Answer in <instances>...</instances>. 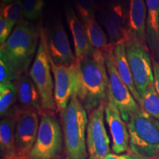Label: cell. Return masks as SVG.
<instances>
[{
  "instance_id": "obj_1",
  "label": "cell",
  "mask_w": 159,
  "mask_h": 159,
  "mask_svg": "<svg viewBox=\"0 0 159 159\" xmlns=\"http://www.w3.org/2000/svg\"><path fill=\"white\" fill-rule=\"evenodd\" d=\"M77 63L80 82L77 96L85 110L92 112L108 99L109 80L104 53L94 49Z\"/></svg>"
},
{
  "instance_id": "obj_2",
  "label": "cell",
  "mask_w": 159,
  "mask_h": 159,
  "mask_svg": "<svg viewBox=\"0 0 159 159\" xmlns=\"http://www.w3.org/2000/svg\"><path fill=\"white\" fill-rule=\"evenodd\" d=\"M40 29L34 23L22 18L7 41L0 46V57L19 75L27 72L36 54Z\"/></svg>"
},
{
  "instance_id": "obj_3",
  "label": "cell",
  "mask_w": 159,
  "mask_h": 159,
  "mask_svg": "<svg viewBox=\"0 0 159 159\" xmlns=\"http://www.w3.org/2000/svg\"><path fill=\"white\" fill-rule=\"evenodd\" d=\"M67 159H87V111L77 95L71 97L65 110L61 113Z\"/></svg>"
},
{
  "instance_id": "obj_4",
  "label": "cell",
  "mask_w": 159,
  "mask_h": 159,
  "mask_svg": "<svg viewBox=\"0 0 159 159\" xmlns=\"http://www.w3.org/2000/svg\"><path fill=\"white\" fill-rule=\"evenodd\" d=\"M130 148L135 156L142 159L159 155V119L142 108L130 116L128 123Z\"/></svg>"
},
{
  "instance_id": "obj_5",
  "label": "cell",
  "mask_w": 159,
  "mask_h": 159,
  "mask_svg": "<svg viewBox=\"0 0 159 159\" xmlns=\"http://www.w3.org/2000/svg\"><path fill=\"white\" fill-rule=\"evenodd\" d=\"M47 30L41 27L36 54L29 75L39 91L43 109L50 111L57 110L54 98V82L52 75Z\"/></svg>"
},
{
  "instance_id": "obj_6",
  "label": "cell",
  "mask_w": 159,
  "mask_h": 159,
  "mask_svg": "<svg viewBox=\"0 0 159 159\" xmlns=\"http://www.w3.org/2000/svg\"><path fill=\"white\" fill-rule=\"evenodd\" d=\"M127 58L136 90L142 96L147 88L154 83L152 63L147 45L130 35L125 43Z\"/></svg>"
},
{
  "instance_id": "obj_7",
  "label": "cell",
  "mask_w": 159,
  "mask_h": 159,
  "mask_svg": "<svg viewBox=\"0 0 159 159\" xmlns=\"http://www.w3.org/2000/svg\"><path fill=\"white\" fill-rule=\"evenodd\" d=\"M62 150V132L61 126L52 115L43 114L35 142L29 153L31 159H53Z\"/></svg>"
},
{
  "instance_id": "obj_8",
  "label": "cell",
  "mask_w": 159,
  "mask_h": 159,
  "mask_svg": "<svg viewBox=\"0 0 159 159\" xmlns=\"http://www.w3.org/2000/svg\"><path fill=\"white\" fill-rule=\"evenodd\" d=\"M113 48L114 47L110 45L104 53L109 80L108 97L113 99L120 111L123 120L128 124L130 116L141 108L116 70L113 58Z\"/></svg>"
},
{
  "instance_id": "obj_9",
  "label": "cell",
  "mask_w": 159,
  "mask_h": 159,
  "mask_svg": "<svg viewBox=\"0 0 159 159\" xmlns=\"http://www.w3.org/2000/svg\"><path fill=\"white\" fill-rule=\"evenodd\" d=\"M52 72L54 77V98L57 111L62 113L71 97L77 95L80 82L79 65H57L50 58Z\"/></svg>"
},
{
  "instance_id": "obj_10",
  "label": "cell",
  "mask_w": 159,
  "mask_h": 159,
  "mask_svg": "<svg viewBox=\"0 0 159 159\" xmlns=\"http://www.w3.org/2000/svg\"><path fill=\"white\" fill-rule=\"evenodd\" d=\"M104 103L91 112L86 131L89 159H104L110 153V139L105 129Z\"/></svg>"
},
{
  "instance_id": "obj_11",
  "label": "cell",
  "mask_w": 159,
  "mask_h": 159,
  "mask_svg": "<svg viewBox=\"0 0 159 159\" xmlns=\"http://www.w3.org/2000/svg\"><path fill=\"white\" fill-rule=\"evenodd\" d=\"M40 121L35 111H20L16 118V147L17 152L30 153L36 140Z\"/></svg>"
},
{
  "instance_id": "obj_12",
  "label": "cell",
  "mask_w": 159,
  "mask_h": 159,
  "mask_svg": "<svg viewBox=\"0 0 159 159\" xmlns=\"http://www.w3.org/2000/svg\"><path fill=\"white\" fill-rule=\"evenodd\" d=\"M47 36L49 57L55 64L70 65L77 62L68 36L61 21H57L47 30Z\"/></svg>"
},
{
  "instance_id": "obj_13",
  "label": "cell",
  "mask_w": 159,
  "mask_h": 159,
  "mask_svg": "<svg viewBox=\"0 0 159 159\" xmlns=\"http://www.w3.org/2000/svg\"><path fill=\"white\" fill-rule=\"evenodd\" d=\"M105 118L112 138L113 151L116 154L126 152L130 144L128 126L123 120L118 107L109 97L105 106Z\"/></svg>"
},
{
  "instance_id": "obj_14",
  "label": "cell",
  "mask_w": 159,
  "mask_h": 159,
  "mask_svg": "<svg viewBox=\"0 0 159 159\" xmlns=\"http://www.w3.org/2000/svg\"><path fill=\"white\" fill-rule=\"evenodd\" d=\"M126 16L120 4H111L103 11L102 24L109 37V44L116 46L126 43L130 33L127 27Z\"/></svg>"
},
{
  "instance_id": "obj_15",
  "label": "cell",
  "mask_w": 159,
  "mask_h": 159,
  "mask_svg": "<svg viewBox=\"0 0 159 159\" xmlns=\"http://www.w3.org/2000/svg\"><path fill=\"white\" fill-rule=\"evenodd\" d=\"M66 18L73 38L75 55L78 63L83 57L90 55L94 50L87 35L86 30L83 21L79 19L72 7L68 6L66 9Z\"/></svg>"
},
{
  "instance_id": "obj_16",
  "label": "cell",
  "mask_w": 159,
  "mask_h": 159,
  "mask_svg": "<svg viewBox=\"0 0 159 159\" xmlns=\"http://www.w3.org/2000/svg\"><path fill=\"white\" fill-rule=\"evenodd\" d=\"M147 6L145 0H130L128 27L130 34L146 45Z\"/></svg>"
},
{
  "instance_id": "obj_17",
  "label": "cell",
  "mask_w": 159,
  "mask_h": 159,
  "mask_svg": "<svg viewBox=\"0 0 159 159\" xmlns=\"http://www.w3.org/2000/svg\"><path fill=\"white\" fill-rule=\"evenodd\" d=\"M18 98L24 106L30 110L40 111L43 109L39 92L29 75L22 74L16 80Z\"/></svg>"
},
{
  "instance_id": "obj_18",
  "label": "cell",
  "mask_w": 159,
  "mask_h": 159,
  "mask_svg": "<svg viewBox=\"0 0 159 159\" xmlns=\"http://www.w3.org/2000/svg\"><path fill=\"white\" fill-rule=\"evenodd\" d=\"M148 16L146 24L147 41L152 53L159 57V0H145ZM156 59V58H155Z\"/></svg>"
},
{
  "instance_id": "obj_19",
  "label": "cell",
  "mask_w": 159,
  "mask_h": 159,
  "mask_svg": "<svg viewBox=\"0 0 159 159\" xmlns=\"http://www.w3.org/2000/svg\"><path fill=\"white\" fill-rule=\"evenodd\" d=\"M113 58H114L115 66L119 76L122 78L123 82L125 83V85L128 86L136 102L139 104L141 101V97L135 86L134 78H133L130 66H129L128 58H127L125 43H122L114 46L113 48Z\"/></svg>"
},
{
  "instance_id": "obj_20",
  "label": "cell",
  "mask_w": 159,
  "mask_h": 159,
  "mask_svg": "<svg viewBox=\"0 0 159 159\" xmlns=\"http://www.w3.org/2000/svg\"><path fill=\"white\" fill-rule=\"evenodd\" d=\"M15 131L16 119L4 116L0 122V149L3 158H12L16 154Z\"/></svg>"
},
{
  "instance_id": "obj_21",
  "label": "cell",
  "mask_w": 159,
  "mask_h": 159,
  "mask_svg": "<svg viewBox=\"0 0 159 159\" xmlns=\"http://www.w3.org/2000/svg\"><path fill=\"white\" fill-rule=\"evenodd\" d=\"M87 35L91 46L95 49L102 51L103 53L108 50L110 44L108 43L106 35L102 30V27L96 21L95 19H90L83 21Z\"/></svg>"
},
{
  "instance_id": "obj_22",
  "label": "cell",
  "mask_w": 159,
  "mask_h": 159,
  "mask_svg": "<svg viewBox=\"0 0 159 159\" xmlns=\"http://www.w3.org/2000/svg\"><path fill=\"white\" fill-rule=\"evenodd\" d=\"M139 106L154 118L159 119V95L155 84H150L141 97Z\"/></svg>"
},
{
  "instance_id": "obj_23",
  "label": "cell",
  "mask_w": 159,
  "mask_h": 159,
  "mask_svg": "<svg viewBox=\"0 0 159 159\" xmlns=\"http://www.w3.org/2000/svg\"><path fill=\"white\" fill-rule=\"evenodd\" d=\"M17 98L18 90L15 83L0 84V115L2 117L8 114Z\"/></svg>"
},
{
  "instance_id": "obj_24",
  "label": "cell",
  "mask_w": 159,
  "mask_h": 159,
  "mask_svg": "<svg viewBox=\"0 0 159 159\" xmlns=\"http://www.w3.org/2000/svg\"><path fill=\"white\" fill-rule=\"evenodd\" d=\"M1 16L10 21L13 26L23 18L22 0H16L9 4H1Z\"/></svg>"
},
{
  "instance_id": "obj_25",
  "label": "cell",
  "mask_w": 159,
  "mask_h": 159,
  "mask_svg": "<svg viewBox=\"0 0 159 159\" xmlns=\"http://www.w3.org/2000/svg\"><path fill=\"white\" fill-rule=\"evenodd\" d=\"M43 0H22L23 18L27 21H39L42 16Z\"/></svg>"
},
{
  "instance_id": "obj_26",
  "label": "cell",
  "mask_w": 159,
  "mask_h": 159,
  "mask_svg": "<svg viewBox=\"0 0 159 159\" xmlns=\"http://www.w3.org/2000/svg\"><path fill=\"white\" fill-rule=\"evenodd\" d=\"M75 4L81 21L95 19L96 4L94 0H75Z\"/></svg>"
},
{
  "instance_id": "obj_27",
  "label": "cell",
  "mask_w": 159,
  "mask_h": 159,
  "mask_svg": "<svg viewBox=\"0 0 159 159\" xmlns=\"http://www.w3.org/2000/svg\"><path fill=\"white\" fill-rule=\"evenodd\" d=\"M19 76L13 67L3 57H0V84L14 82Z\"/></svg>"
},
{
  "instance_id": "obj_28",
  "label": "cell",
  "mask_w": 159,
  "mask_h": 159,
  "mask_svg": "<svg viewBox=\"0 0 159 159\" xmlns=\"http://www.w3.org/2000/svg\"><path fill=\"white\" fill-rule=\"evenodd\" d=\"M14 27L10 21L2 16H0V44H3L11 34Z\"/></svg>"
},
{
  "instance_id": "obj_29",
  "label": "cell",
  "mask_w": 159,
  "mask_h": 159,
  "mask_svg": "<svg viewBox=\"0 0 159 159\" xmlns=\"http://www.w3.org/2000/svg\"><path fill=\"white\" fill-rule=\"evenodd\" d=\"M152 68L154 73V84L157 92L159 95V61L153 59L152 61Z\"/></svg>"
},
{
  "instance_id": "obj_30",
  "label": "cell",
  "mask_w": 159,
  "mask_h": 159,
  "mask_svg": "<svg viewBox=\"0 0 159 159\" xmlns=\"http://www.w3.org/2000/svg\"><path fill=\"white\" fill-rule=\"evenodd\" d=\"M104 159H142L135 155L130 154H113L109 153Z\"/></svg>"
},
{
  "instance_id": "obj_31",
  "label": "cell",
  "mask_w": 159,
  "mask_h": 159,
  "mask_svg": "<svg viewBox=\"0 0 159 159\" xmlns=\"http://www.w3.org/2000/svg\"><path fill=\"white\" fill-rule=\"evenodd\" d=\"M16 1V0H1V4H9L13 2Z\"/></svg>"
},
{
  "instance_id": "obj_32",
  "label": "cell",
  "mask_w": 159,
  "mask_h": 159,
  "mask_svg": "<svg viewBox=\"0 0 159 159\" xmlns=\"http://www.w3.org/2000/svg\"><path fill=\"white\" fill-rule=\"evenodd\" d=\"M1 159H5V158H1Z\"/></svg>"
}]
</instances>
